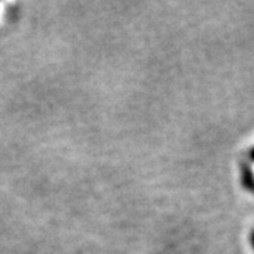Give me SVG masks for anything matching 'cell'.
I'll return each mask as SVG.
<instances>
[{
    "label": "cell",
    "instance_id": "1",
    "mask_svg": "<svg viewBox=\"0 0 254 254\" xmlns=\"http://www.w3.org/2000/svg\"><path fill=\"white\" fill-rule=\"evenodd\" d=\"M243 184H245L246 188H250L252 190H254V175L250 171V168L243 170Z\"/></svg>",
    "mask_w": 254,
    "mask_h": 254
},
{
    "label": "cell",
    "instance_id": "2",
    "mask_svg": "<svg viewBox=\"0 0 254 254\" xmlns=\"http://www.w3.org/2000/svg\"><path fill=\"white\" fill-rule=\"evenodd\" d=\"M250 158H252V161H254V148L250 151Z\"/></svg>",
    "mask_w": 254,
    "mask_h": 254
},
{
    "label": "cell",
    "instance_id": "3",
    "mask_svg": "<svg viewBox=\"0 0 254 254\" xmlns=\"http://www.w3.org/2000/svg\"><path fill=\"white\" fill-rule=\"evenodd\" d=\"M252 245H253V247H254V233L252 235Z\"/></svg>",
    "mask_w": 254,
    "mask_h": 254
}]
</instances>
